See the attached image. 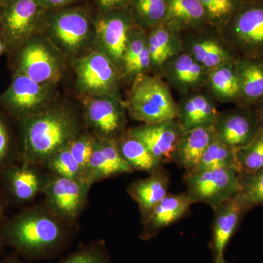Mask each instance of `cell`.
I'll return each instance as SVG.
<instances>
[{"label":"cell","instance_id":"13","mask_svg":"<svg viewBox=\"0 0 263 263\" xmlns=\"http://www.w3.org/2000/svg\"><path fill=\"white\" fill-rule=\"evenodd\" d=\"M86 121L97 138L117 141L127 130L124 100L110 96L83 97Z\"/></svg>","mask_w":263,"mask_h":263},{"label":"cell","instance_id":"42","mask_svg":"<svg viewBox=\"0 0 263 263\" xmlns=\"http://www.w3.org/2000/svg\"><path fill=\"white\" fill-rule=\"evenodd\" d=\"M259 124V128L263 130V102L257 106L254 107Z\"/></svg>","mask_w":263,"mask_h":263},{"label":"cell","instance_id":"17","mask_svg":"<svg viewBox=\"0 0 263 263\" xmlns=\"http://www.w3.org/2000/svg\"><path fill=\"white\" fill-rule=\"evenodd\" d=\"M89 186L79 180L57 176L46 186L48 206L59 217L74 219L84 205Z\"/></svg>","mask_w":263,"mask_h":263},{"label":"cell","instance_id":"1","mask_svg":"<svg viewBox=\"0 0 263 263\" xmlns=\"http://www.w3.org/2000/svg\"><path fill=\"white\" fill-rule=\"evenodd\" d=\"M23 120L26 164L46 162L80 134L75 114L61 105H48Z\"/></svg>","mask_w":263,"mask_h":263},{"label":"cell","instance_id":"22","mask_svg":"<svg viewBox=\"0 0 263 263\" xmlns=\"http://www.w3.org/2000/svg\"><path fill=\"white\" fill-rule=\"evenodd\" d=\"M146 32L151 57V74L159 75L164 64L183 51L181 32L164 22Z\"/></svg>","mask_w":263,"mask_h":263},{"label":"cell","instance_id":"25","mask_svg":"<svg viewBox=\"0 0 263 263\" xmlns=\"http://www.w3.org/2000/svg\"><path fill=\"white\" fill-rule=\"evenodd\" d=\"M240 84L238 105L257 106L263 102V58H238L235 62Z\"/></svg>","mask_w":263,"mask_h":263},{"label":"cell","instance_id":"30","mask_svg":"<svg viewBox=\"0 0 263 263\" xmlns=\"http://www.w3.org/2000/svg\"><path fill=\"white\" fill-rule=\"evenodd\" d=\"M5 178L13 196L20 201H28L41 190L42 181L28 164L7 170Z\"/></svg>","mask_w":263,"mask_h":263},{"label":"cell","instance_id":"18","mask_svg":"<svg viewBox=\"0 0 263 263\" xmlns=\"http://www.w3.org/2000/svg\"><path fill=\"white\" fill-rule=\"evenodd\" d=\"M213 209L214 219L209 248L212 249L215 258L224 256V251L230 240L249 211L235 196L221 202Z\"/></svg>","mask_w":263,"mask_h":263},{"label":"cell","instance_id":"35","mask_svg":"<svg viewBox=\"0 0 263 263\" xmlns=\"http://www.w3.org/2000/svg\"><path fill=\"white\" fill-rule=\"evenodd\" d=\"M46 162L48 164V167L54 172L57 176L79 180L88 183L80 165L74 158L67 146L53 154Z\"/></svg>","mask_w":263,"mask_h":263},{"label":"cell","instance_id":"29","mask_svg":"<svg viewBox=\"0 0 263 263\" xmlns=\"http://www.w3.org/2000/svg\"><path fill=\"white\" fill-rule=\"evenodd\" d=\"M117 143L122 158L132 171H145L151 174L163 167L146 146L128 130L117 140Z\"/></svg>","mask_w":263,"mask_h":263},{"label":"cell","instance_id":"37","mask_svg":"<svg viewBox=\"0 0 263 263\" xmlns=\"http://www.w3.org/2000/svg\"><path fill=\"white\" fill-rule=\"evenodd\" d=\"M96 142L97 138H95L94 136L80 133L67 146L74 158L80 165L87 183L88 169H89L90 160H91V156L94 152Z\"/></svg>","mask_w":263,"mask_h":263},{"label":"cell","instance_id":"38","mask_svg":"<svg viewBox=\"0 0 263 263\" xmlns=\"http://www.w3.org/2000/svg\"><path fill=\"white\" fill-rule=\"evenodd\" d=\"M61 263H110V260L103 246L96 245L70 254Z\"/></svg>","mask_w":263,"mask_h":263},{"label":"cell","instance_id":"20","mask_svg":"<svg viewBox=\"0 0 263 263\" xmlns=\"http://www.w3.org/2000/svg\"><path fill=\"white\" fill-rule=\"evenodd\" d=\"M193 202L186 193H168L143 221V239L148 240L161 230L182 219L190 212Z\"/></svg>","mask_w":263,"mask_h":263},{"label":"cell","instance_id":"19","mask_svg":"<svg viewBox=\"0 0 263 263\" xmlns=\"http://www.w3.org/2000/svg\"><path fill=\"white\" fill-rule=\"evenodd\" d=\"M219 113L216 100L204 89L181 96L176 119L183 131L213 127Z\"/></svg>","mask_w":263,"mask_h":263},{"label":"cell","instance_id":"16","mask_svg":"<svg viewBox=\"0 0 263 263\" xmlns=\"http://www.w3.org/2000/svg\"><path fill=\"white\" fill-rule=\"evenodd\" d=\"M193 57L183 51L169 59L162 66L159 75L170 87L183 96L205 89L208 75Z\"/></svg>","mask_w":263,"mask_h":263},{"label":"cell","instance_id":"12","mask_svg":"<svg viewBox=\"0 0 263 263\" xmlns=\"http://www.w3.org/2000/svg\"><path fill=\"white\" fill-rule=\"evenodd\" d=\"M52 87L15 72L9 87L0 96V103L10 114L23 119L49 105L53 98Z\"/></svg>","mask_w":263,"mask_h":263},{"label":"cell","instance_id":"7","mask_svg":"<svg viewBox=\"0 0 263 263\" xmlns=\"http://www.w3.org/2000/svg\"><path fill=\"white\" fill-rule=\"evenodd\" d=\"M7 51H18L34 36L43 32L48 10L36 0H7L2 6Z\"/></svg>","mask_w":263,"mask_h":263},{"label":"cell","instance_id":"44","mask_svg":"<svg viewBox=\"0 0 263 263\" xmlns=\"http://www.w3.org/2000/svg\"><path fill=\"white\" fill-rule=\"evenodd\" d=\"M214 263H228L226 262V259L224 258V256H221V257H217L214 258Z\"/></svg>","mask_w":263,"mask_h":263},{"label":"cell","instance_id":"6","mask_svg":"<svg viewBox=\"0 0 263 263\" xmlns=\"http://www.w3.org/2000/svg\"><path fill=\"white\" fill-rule=\"evenodd\" d=\"M76 89L82 97L110 96L122 100V73L106 55L94 50L75 60Z\"/></svg>","mask_w":263,"mask_h":263},{"label":"cell","instance_id":"14","mask_svg":"<svg viewBox=\"0 0 263 263\" xmlns=\"http://www.w3.org/2000/svg\"><path fill=\"white\" fill-rule=\"evenodd\" d=\"M259 129L255 108L242 105L219 111L213 125L216 140L235 150L247 146Z\"/></svg>","mask_w":263,"mask_h":263},{"label":"cell","instance_id":"45","mask_svg":"<svg viewBox=\"0 0 263 263\" xmlns=\"http://www.w3.org/2000/svg\"><path fill=\"white\" fill-rule=\"evenodd\" d=\"M1 263H22L19 262L18 260H16V259H8V260L5 261V262H3Z\"/></svg>","mask_w":263,"mask_h":263},{"label":"cell","instance_id":"33","mask_svg":"<svg viewBox=\"0 0 263 263\" xmlns=\"http://www.w3.org/2000/svg\"><path fill=\"white\" fill-rule=\"evenodd\" d=\"M239 174H254L263 169V130L259 129L247 146L235 150Z\"/></svg>","mask_w":263,"mask_h":263},{"label":"cell","instance_id":"39","mask_svg":"<svg viewBox=\"0 0 263 263\" xmlns=\"http://www.w3.org/2000/svg\"><path fill=\"white\" fill-rule=\"evenodd\" d=\"M132 0H94L98 13H106L110 10L127 8Z\"/></svg>","mask_w":263,"mask_h":263},{"label":"cell","instance_id":"34","mask_svg":"<svg viewBox=\"0 0 263 263\" xmlns=\"http://www.w3.org/2000/svg\"><path fill=\"white\" fill-rule=\"evenodd\" d=\"M240 190L235 197L249 211L263 207V169L254 174H239Z\"/></svg>","mask_w":263,"mask_h":263},{"label":"cell","instance_id":"15","mask_svg":"<svg viewBox=\"0 0 263 263\" xmlns=\"http://www.w3.org/2000/svg\"><path fill=\"white\" fill-rule=\"evenodd\" d=\"M127 130L163 165L174 162L175 152L183 132L177 119L143 124Z\"/></svg>","mask_w":263,"mask_h":263},{"label":"cell","instance_id":"36","mask_svg":"<svg viewBox=\"0 0 263 263\" xmlns=\"http://www.w3.org/2000/svg\"><path fill=\"white\" fill-rule=\"evenodd\" d=\"M206 13L209 24L219 30L224 28L243 1L242 0H199Z\"/></svg>","mask_w":263,"mask_h":263},{"label":"cell","instance_id":"46","mask_svg":"<svg viewBox=\"0 0 263 263\" xmlns=\"http://www.w3.org/2000/svg\"><path fill=\"white\" fill-rule=\"evenodd\" d=\"M7 0H0V8L6 3Z\"/></svg>","mask_w":263,"mask_h":263},{"label":"cell","instance_id":"43","mask_svg":"<svg viewBox=\"0 0 263 263\" xmlns=\"http://www.w3.org/2000/svg\"><path fill=\"white\" fill-rule=\"evenodd\" d=\"M5 51H7L6 44H5L4 37H3V34L1 32L0 33V56Z\"/></svg>","mask_w":263,"mask_h":263},{"label":"cell","instance_id":"31","mask_svg":"<svg viewBox=\"0 0 263 263\" xmlns=\"http://www.w3.org/2000/svg\"><path fill=\"white\" fill-rule=\"evenodd\" d=\"M129 7L135 22L144 30H149L165 21L167 0H132Z\"/></svg>","mask_w":263,"mask_h":263},{"label":"cell","instance_id":"48","mask_svg":"<svg viewBox=\"0 0 263 263\" xmlns=\"http://www.w3.org/2000/svg\"><path fill=\"white\" fill-rule=\"evenodd\" d=\"M3 238H2L1 236H0V248H1L2 245H3Z\"/></svg>","mask_w":263,"mask_h":263},{"label":"cell","instance_id":"23","mask_svg":"<svg viewBox=\"0 0 263 263\" xmlns=\"http://www.w3.org/2000/svg\"><path fill=\"white\" fill-rule=\"evenodd\" d=\"M169 186V173L162 167L128 187V193L139 205L143 221L168 194Z\"/></svg>","mask_w":263,"mask_h":263},{"label":"cell","instance_id":"41","mask_svg":"<svg viewBox=\"0 0 263 263\" xmlns=\"http://www.w3.org/2000/svg\"><path fill=\"white\" fill-rule=\"evenodd\" d=\"M8 135L4 123L0 119V162L4 160L8 151Z\"/></svg>","mask_w":263,"mask_h":263},{"label":"cell","instance_id":"21","mask_svg":"<svg viewBox=\"0 0 263 263\" xmlns=\"http://www.w3.org/2000/svg\"><path fill=\"white\" fill-rule=\"evenodd\" d=\"M132 169L122 158L117 141L97 138L96 145L87 173L88 183L131 172Z\"/></svg>","mask_w":263,"mask_h":263},{"label":"cell","instance_id":"11","mask_svg":"<svg viewBox=\"0 0 263 263\" xmlns=\"http://www.w3.org/2000/svg\"><path fill=\"white\" fill-rule=\"evenodd\" d=\"M181 41L183 51L208 71L238 59L221 31L212 25L181 32Z\"/></svg>","mask_w":263,"mask_h":263},{"label":"cell","instance_id":"40","mask_svg":"<svg viewBox=\"0 0 263 263\" xmlns=\"http://www.w3.org/2000/svg\"><path fill=\"white\" fill-rule=\"evenodd\" d=\"M45 9L54 10L69 7L79 0H36Z\"/></svg>","mask_w":263,"mask_h":263},{"label":"cell","instance_id":"2","mask_svg":"<svg viewBox=\"0 0 263 263\" xmlns=\"http://www.w3.org/2000/svg\"><path fill=\"white\" fill-rule=\"evenodd\" d=\"M3 239L22 255L38 259L65 247L67 234L56 219L44 213L30 211L10 221L3 232Z\"/></svg>","mask_w":263,"mask_h":263},{"label":"cell","instance_id":"9","mask_svg":"<svg viewBox=\"0 0 263 263\" xmlns=\"http://www.w3.org/2000/svg\"><path fill=\"white\" fill-rule=\"evenodd\" d=\"M94 23L95 50L106 55L122 73L126 45L136 24L130 7L98 13Z\"/></svg>","mask_w":263,"mask_h":263},{"label":"cell","instance_id":"32","mask_svg":"<svg viewBox=\"0 0 263 263\" xmlns=\"http://www.w3.org/2000/svg\"><path fill=\"white\" fill-rule=\"evenodd\" d=\"M220 168L235 169L239 172L235 150L215 138L204 152L195 168L190 172Z\"/></svg>","mask_w":263,"mask_h":263},{"label":"cell","instance_id":"49","mask_svg":"<svg viewBox=\"0 0 263 263\" xmlns=\"http://www.w3.org/2000/svg\"><path fill=\"white\" fill-rule=\"evenodd\" d=\"M242 1H249V0H242Z\"/></svg>","mask_w":263,"mask_h":263},{"label":"cell","instance_id":"47","mask_svg":"<svg viewBox=\"0 0 263 263\" xmlns=\"http://www.w3.org/2000/svg\"><path fill=\"white\" fill-rule=\"evenodd\" d=\"M2 214H3V208H2L1 203H0V219H1Z\"/></svg>","mask_w":263,"mask_h":263},{"label":"cell","instance_id":"3","mask_svg":"<svg viewBox=\"0 0 263 263\" xmlns=\"http://www.w3.org/2000/svg\"><path fill=\"white\" fill-rule=\"evenodd\" d=\"M43 32L57 51L75 60L95 48L94 18L82 7L50 10Z\"/></svg>","mask_w":263,"mask_h":263},{"label":"cell","instance_id":"8","mask_svg":"<svg viewBox=\"0 0 263 263\" xmlns=\"http://www.w3.org/2000/svg\"><path fill=\"white\" fill-rule=\"evenodd\" d=\"M183 181L193 204L204 202L212 209L234 197L240 190L239 172L235 169L185 172Z\"/></svg>","mask_w":263,"mask_h":263},{"label":"cell","instance_id":"24","mask_svg":"<svg viewBox=\"0 0 263 263\" xmlns=\"http://www.w3.org/2000/svg\"><path fill=\"white\" fill-rule=\"evenodd\" d=\"M151 73V57L146 30L135 24L128 37L122 71V81L129 82Z\"/></svg>","mask_w":263,"mask_h":263},{"label":"cell","instance_id":"26","mask_svg":"<svg viewBox=\"0 0 263 263\" xmlns=\"http://www.w3.org/2000/svg\"><path fill=\"white\" fill-rule=\"evenodd\" d=\"M215 140L213 127L183 131L175 152L174 162L185 172L193 171L209 145Z\"/></svg>","mask_w":263,"mask_h":263},{"label":"cell","instance_id":"5","mask_svg":"<svg viewBox=\"0 0 263 263\" xmlns=\"http://www.w3.org/2000/svg\"><path fill=\"white\" fill-rule=\"evenodd\" d=\"M221 32L238 58H263V0L243 1Z\"/></svg>","mask_w":263,"mask_h":263},{"label":"cell","instance_id":"27","mask_svg":"<svg viewBox=\"0 0 263 263\" xmlns=\"http://www.w3.org/2000/svg\"><path fill=\"white\" fill-rule=\"evenodd\" d=\"M164 23L181 32L196 30L210 25L199 0H167Z\"/></svg>","mask_w":263,"mask_h":263},{"label":"cell","instance_id":"4","mask_svg":"<svg viewBox=\"0 0 263 263\" xmlns=\"http://www.w3.org/2000/svg\"><path fill=\"white\" fill-rule=\"evenodd\" d=\"M132 119L152 124L177 118L178 102L161 76L145 74L133 81L124 101Z\"/></svg>","mask_w":263,"mask_h":263},{"label":"cell","instance_id":"10","mask_svg":"<svg viewBox=\"0 0 263 263\" xmlns=\"http://www.w3.org/2000/svg\"><path fill=\"white\" fill-rule=\"evenodd\" d=\"M43 39L37 34L19 48L15 72L40 84L53 86L62 78V61L55 48Z\"/></svg>","mask_w":263,"mask_h":263},{"label":"cell","instance_id":"28","mask_svg":"<svg viewBox=\"0 0 263 263\" xmlns=\"http://www.w3.org/2000/svg\"><path fill=\"white\" fill-rule=\"evenodd\" d=\"M205 89L217 103H235L240 100V84L235 62L208 72Z\"/></svg>","mask_w":263,"mask_h":263}]
</instances>
